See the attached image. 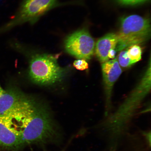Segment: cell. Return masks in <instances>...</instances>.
Returning <instances> with one entry per match:
<instances>
[{
    "instance_id": "cell-1",
    "label": "cell",
    "mask_w": 151,
    "mask_h": 151,
    "mask_svg": "<svg viewBox=\"0 0 151 151\" xmlns=\"http://www.w3.org/2000/svg\"><path fill=\"white\" fill-rule=\"evenodd\" d=\"M0 118L24 145L50 140L56 134L55 126L48 111L26 97Z\"/></svg>"
},
{
    "instance_id": "cell-2",
    "label": "cell",
    "mask_w": 151,
    "mask_h": 151,
    "mask_svg": "<svg viewBox=\"0 0 151 151\" xmlns=\"http://www.w3.org/2000/svg\"><path fill=\"white\" fill-rule=\"evenodd\" d=\"M151 56L142 78L117 110L111 115L106 126L112 133H120L143 99L150 93L151 85Z\"/></svg>"
},
{
    "instance_id": "cell-3",
    "label": "cell",
    "mask_w": 151,
    "mask_h": 151,
    "mask_svg": "<svg viewBox=\"0 0 151 151\" xmlns=\"http://www.w3.org/2000/svg\"><path fill=\"white\" fill-rule=\"evenodd\" d=\"M116 35V52L121 51L133 45L142 44L150 38V21L137 15L122 18L119 31Z\"/></svg>"
},
{
    "instance_id": "cell-4",
    "label": "cell",
    "mask_w": 151,
    "mask_h": 151,
    "mask_svg": "<svg viewBox=\"0 0 151 151\" xmlns=\"http://www.w3.org/2000/svg\"><path fill=\"white\" fill-rule=\"evenodd\" d=\"M57 56L39 55L34 56L30 62L29 75L34 82L42 85H51L61 81L66 70L58 63Z\"/></svg>"
},
{
    "instance_id": "cell-5",
    "label": "cell",
    "mask_w": 151,
    "mask_h": 151,
    "mask_svg": "<svg viewBox=\"0 0 151 151\" xmlns=\"http://www.w3.org/2000/svg\"><path fill=\"white\" fill-rule=\"evenodd\" d=\"M59 5L58 0H23L14 17L0 28V34L24 23L35 24L43 15Z\"/></svg>"
},
{
    "instance_id": "cell-6",
    "label": "cell",
    "mask_w": 151,
    "mask_h": 151,
    "mask_svg": "<svg viewBox=\"0 0 151 151\" xmlns=\"http://www.w3.org/2000/svg\"><path fill=\"white\" fill-rule=\"evenodd\" d=\"M96 43L86 29H81L70 34L65 41V48L70 54L78 59H91L95 50Z\"/></svg>"
},
{
    "instance_id": "cell-7",
    "label": "cell",
    "mask_w": 151,
    "mask_h": 151,
    "mask_svg": "<svg viewBox=\"0 0 151 151\" xmlns=\"http://www.w3.org/2000/svg\"><path fill=\"white\" fill-rule=\"evenodd\" d=\"M101 66L107 110L110 107L113 86L122 71L117 58L101 63Z\"/></svg>"
},
{
    "instance_id": "cell-8",
    "label": "cell",
    "mask_w": 151,
    "mask_h": 151,
    "mask_svg": "<svg viewBox=\"0 0 151 151\" xmlns=\"http://www.w3.org/2000/svg\"><path fill=\"white\" fill-rule=\"evenodd\" d=\"M117 43V36L114 33L107 34L97 41L95 44L94 52L101 63L109 61V52L112 49H116Z\"/></svg>"
},
{
    "instance_id": "cell-9",
    "label": "cell",
    "mask_w": 151,
    "mask_h": 151,
    "mask_svg": "<svg viewBox=\"0 0 151 151\" xmlns=\"http://www.w3.org/2000/svg\"><path fill=\"white\" fill-rule=\"evenodd\" d=\"M25 97L14 88L5 90L0 96V116L14 110Z\"/></svg>"
},
{
    "instance_id": "cell-10",
    "label": "cell",
    "mask_w": 151,
    "mask_h": 151,
    "mask_svg": "<svg viewBox=\"0 0 151 151\" xmlns=\"http://www.w3.org/2000/svg\"><path fill=\"white\" fill-rule=\"evenodd\" d=\"M24 144L20 138L0 119V147L8 150H17Z\"/></svg>"
},
{
    "instance_id": "cell-11",
    "label": "cell",
    "mask_w": 151,
    "mask_h": 151,
    "mask_svg": "<svg viewBox=\"0 0 151 151\" xmlns=\"http://www.w3.org/2000/svg\"><path fill=\"white\" fill-rule=\"evenodd\" d=\"M127 49V55L132 65L141 59L142 50L139 45H134Z\"/></svg>"
},
{
    "instance_id": "cell-12",
    "label": "cell",
    "mask_w": 151,
    "mask_h": 151,
    "mask_svg": "<svg viewBox=\"0 0 151 151\" xmlns=\"http://www.w3.org/2000/svg\"><path fill=\"white\" fill-rule=\"evenodd\" d=\"M116 58L121 67L126 68L133 65L127 56V48L120 51L118 57Z\"/></svg>"
},
{
    "instance_id": "cell-13",
    "label": "cell",
    "mask_w": 151,
    "mask_h": 151,
    "mask_svg": "<svg viewBox=\"0 0 151 151\" xmlns=\"http://www.w3.org/2000/svg\"><path fill=\"white\" fill-rule=\"evenodd\" d=\"M73 66L78 70L81 71L84 70L88 68V64L86 60L82 59L75 60L73 62Z\"/></svg>"
},
{
    "instance_id": "cell-14",
    "label": "cell",
    "mask_w": 151,
    "mask_h": 151,
    "mask_svg": "<svg viewBox=\"0 0 151 151\" xmlns=\"http://www.w3.org/2000/svg\"><path fill=\"white\" fill-rule=\"evenodd\" d=\"M122 4L127 5H133L140 4L148 0H116Z\"/></svg>"
},
{
    "instance_id": "cell-15",
    "label": "cell",
    "mask_w": 151,
    "mask_h": 151,
    "mask_svg": "<svg viewBox=\"0 0 151 151\" xmlns=\"http://www.w3.org/2000/svg\"><path fill=\"white\" fill-rule=\"evenodd\" d=\"M116 52L115 49H112L109 51L108 54L109 59H114L116 56Z\"/></svg>"
},
{
    "instance_id": "cell-16",
    "label": "cell",
    "mask_w": 151,
    "mask_h": 151,
    "mask_svg": "<svg viewBox=\"0 0 151 151\" xmlns=\"http://www.w3.org/2000/svg\"><path fill=\"white\" fill-rule=\"evenodd\" d=\"M145 136L146 137V139L148 142L150 143V139H151V133L150 132H148V133H145L144 134Z\"/></svg>"
},
{
    "instance_id": "cell-17",
    "label": "cell",
    "mask_w": 151,
    "mask_h": 151,
    "mask_svg": "<svg viewBox=\"0 0 151 151\" xmlns=\"http://www.w3.org/2000/svg\"><path fill=\"white\" fill-rule=\"evenodd\" d=\"M4 91L5 90H4L3 88H2L1 86V85H0V96H1Z\"/></svg>"
},
{
    "instance_id": "cell-18",
    "label": "cell",
    "mask_w": 151,
    "mask_h": 151,
    "mask_svg": "<svg viewBox=\"0 0 151 151\" xmlns=\"http://www.w3.org/2000/svg\"><path fill=\"white\" fill-rule=\"evenodd\" d=\"M111 151H114V150H112Z\"/></svg>"
}]
</instances>
